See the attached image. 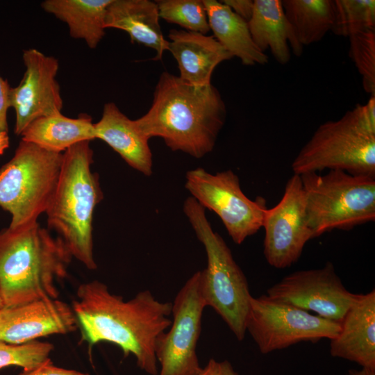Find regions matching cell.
Returning <instances> with one entry per match:
<instances>
[{
	"mask_svg": "<svg viewBox=\"0 0 375 375\" xmlns=\"http://www.w3.org/2000/svg\"><path fill=\"white\" fill-rule=\"evenodd\" d=\"M72 307L81 339L90 347L101 342L112 343L125 357L133 355L140 369L158 374L156 342L172 324V303L159 301L149 290L126 301L94 280L78 286Z\"/></svg>",
	"mask_w": 375,
	"mask_h": 375,
	"instance_id": "obj_1",
	"label": "cell"
},
{
	"mask_svg": "<svg viewBox=\"0 0 375 375\" xmlns=\"http://www.w3.org/2000/svg\"><path fill=\"white\" fill-rule=\"evenodd\" d=\"M226 115L222 95L212 83L197 86L163 72L150 108L135 120L148 139L160 138L171 150L199 159L213 150Z\"/></svg>",
	"mask_w": 375,
	"mask_h": 375,
	"instance_id": "obj_2",
	"label": "cell"
},
{
	"mask_svg": "<svg viewBox=\"0 0 375 375\" xmlns=\"http://www.w3.org/2000/svg\"><path fill=\"white\" fill-rule=\"evenodd\" d=\"M72 256L58 236L36 222L0 231V296L4 306L58 299L57 283Z\"/></svg>",
	"mask_w": 375,
	"mask_h": 375,
	"instance_id": "obj_3",
	"label": "cell"
},
{
	"mask_svg": "<svg viewBox=\"0 0 375 375\" xmlns=\"http://www.w3.org/2000/svg\"><path fill=\"white\" fill-rule=\"evenodd\" d=\"M90 141L63 153L58 182L45 212L49 228L58 234L72 257L88 269L97 268L93 251V215L103 199L99 175L91 169Z\"/></svg>",
	"mask_w": 375,
	"mask_h": 375,
	"instance_id": "obj_4",
	"label": "cell"
},
{
	"mask_svg": "<svg viewBox=\"0 0 375 375\" xmlns=\"http://www.w3.org/2000/svg\"><path fill=\"white\" fill-rule=\"evenodd\" d=\"M291 167L297 175L327 169L375 176V96L319 125Z\"/></svg>",
	"mask_w": 375,
	"mask_h": 375,
	"instance_id": "obj_5",
	"label": "cell"
},
{
	"mask_svg": "<svg viewBox=\"0 0 375 375\" xmlns=\"http://www.w3.org/2000/svg\"><path fill=\"white\" fill-rule=\"evenodd\" d=\"M197 239L203 245L207 267L201 270V288L207 306L224 320L239 341L244 340L251 295L247 278L203 208L193 197L183 206Z\"/></svg>",
	"mask_w": 375,
	"mask_h": 375,
	"instance_id": "obj_6",
	"label": "cell"
},
{
	"mask_svg": "<svg viewBox=\"0 0 375 375\" xmlns=\"http://www.w3.org/2000/svg\"><path fill=\"white\" fill-rule=\"evenodd\" d=\"M299 176L313 238L375 220V176L342 170Z\"/></svg>",
	"mask_w": 375,
	"mask_h": 375,
	"instance_id": "obj_7",
	"label": "cell"
},
{
	"mask_svg": "<svg viewBox=\"0 0 375 375\" xmlns=\"http://www.w3.org/2000/svg\"><path fill=\"white\" fill-rule=\"evenodd\" d=\"M63 153L19 142L12 158L0 167V207L11 215L8 227L38 222L56 190Z\"/></svg>",
	"mask_w": 375,
	"mask_h": 375,
	"instance_id": "obj_8",
	"label": "cell"
},
{
	"mask_svg": "<svg viewBox=\"0 0 375 375\" xmlns=\"http://www.w3.org/2000/svg\"><path fill=\"white\" fill-rule=\"evenodd\" d=\"M185 188L203 208L218 215L235 244H241L262 227L267 209L265 199L247 197L232 170L216 174L201 167L189 170Z\"/></svg>",
	"mask_w": 375,
	"mask_h": 375,
	"instance_id": "obj_9",
	"label": "cell"
},
{
	"mask_svg": "<svg viewBox=\"0 0 375 375\" xmlns=\"http://www.w3.org/2000/svg\"><path fill=\"white\" fill-rule=\"evenodd\" d=\"M340 329V322L272 300L265 294L250 299L246 331L263 354L300 342L315 343L324 338L332 340Z\"/></svg>",
	"mask_w": 375,
	"mask_h": 375,
	"instance_id": "obj_10",
	"label": "cell"
},
{
	"mask_svg": "<svg viewBox=\"0 0 375 375\" xmlns=\"http://www.w3.org/2000/svg\"><path fill=\"white\" fill-rule=\"evenodd\" d=\"M206 306L200 270L177 293L172 303L170 329L157 338L155 353L160 365L158 375H199L201 372L196 349Z\"/></svg>",
	"mask_w": 375,
	"mask_h": 375,
	"instance_id": "obj_11",
	"label": "cell"
},
{
	"mask_svg": "<svg viewBox=\"0 0 375 375\" xmlns=\"http://www.w3.org/2000/svg\"><path fill=\"white\" fill-rule=\"evenodd\" d=\"M263 252L267 263L276 269L291 267L312 239L308 226L305 197L299 175L288 181L279 202L265 211Z\"/></svg>",
	"mask_w": 375,
	"mask_h": 375,
	"instance_id": "obj_12",
	"label": "cell"
},
{
	"mask_svg": "<svg viewBox=\"0 0 375 375\" xmlns=\"http://www.w3.org/2000/svg\"><path fill=\"white\" fill-rule=\"evenodd\" d=\"M269 299L341 322L356 294L343 285L331 262L323 267L292 272L267 290Z\"/></svg>",
	"mask_w": 375,
	"mask_h": 375,
	"instance_id": "obj_13",
	"label": "cell"
},
{
	"mask_svg": "<svg viewBox=\"0 0 375 375\" xmlns=\"http://www.w3.org/2000/svg\"><path fill=\"white\" fill-rule=\"evenodd\" d=\"M23 61V78L9 92V106L16 113L15 133L18 135L35 119L60 112L63 104L56 78L58 59L32 48L24 51Z\"/></svg>",
	"mask_w": 375,
	"mask_h": 375,
	"instance_id": "obj_14",
	"label": "cell"
},
{
	"mask_svg": "<svg viewBox=\"0 0 375 375\" xmlns=\"http://www.w3.org/2000/svg\"><path fill=\"white\" fill-rule=\"evenodd\" d=\"M72 306L58 299H44L0 309V341L22 344L56 334L76 331Z\"/></svg>",
	"mask_w": 375,
	"mask_h": 375,
	"instance_id": "obj_15",
	"label": "cell"
},
{
	"mask_svg": "<svg viewBox=\"0 0 375 375\" xmlns=\"http://www.w3.org/2000/svg\"><path fill=\"white\" fill-rule=\"evenodd\" d=\"M338 335L331 340L333 357L375 368V290L356 294L340 322Z\"/></svg>",
	"mask_w": 375,
	"mask_h": 375,
	"instance_id": "obj_16",
	"label": "cell"
},
{
	"mask_svg": "<svg viewBox=\"0 0 375 375\" xmlns=\"http://www.w3.org/2000/svg\"><path fill=\"white\" fill-rule=\"evenodd\" d=\"M168 51L178 63L181 80L197 86L211 83L215 67L233 57L214 38L185 30H169Z\"/></svg>",
	"mask_w": 375,
	"mask_h": 375,
	"instance_id": "obj_17",
	"label": "cell"
},
{
	"mask_svg": "<svg viewBox=\"0 0 375 375\" xmlns=\"http://www.w3.org/2000/svg\"><path fill=\"white\" fill-rule=\"evenodd\" d=\"M95 138L100 139L116 151L132 168L146 176L152 174V153L148 139L138 126L113 102L104 104L102 116L94 123Z\"/></svg>",
	"mask_w": 375,
	"mask_h": 375,
	"instance_id": "obj_18",
	"label": "cell"
},
{
	"mask_svg": "<svg viewBox=\"0 0 375 375\" xmlns=\"http://www.w3.org/2000/svg\"><path fill=\"white\" fill-rule=\"evenodd\" d=\"M247 23L257 47L263 53L269 50L279 64L290 61L291 51L301 56L303 47L285 16L281 0H254Z\"/></svg>",
	"mask_w": 375,
	"mask_h": 375,
	"instance_id": "obj_19",
	"label": "cell"
},
{
	"mask_svg": "<svg viewBox=\"0 0 375 375\" xmlns=\"http://www.w3.org/2000/svg\"><path fill=\"white\" fill-rule=\"evenodd\" d=\"M156 1L150 0H112L106 12L105 27L126 32L132 42H137L156 51L154 60L162 59L168 51L160 25Z\"/></svg>",
	"mask_w": 375,
	"mask_h": 375,
	"instance_id": "obj_20",
	"label": "cell"
},
{
	"mask_svg": "<svg viewBox=\"0 0 375 375\" xmlns=\"http://www.w3.org/2000/svg\"><path fill=\"white\" fill-rule=\"evenodd\" d=\"M210 30L214 38L233 57L244 65H266L268 56L254 43L248 23L221 1L203 0Z\"/></svg>",
	"mask_w": 375,
	"mask_h": 375,
	"instance_id": "obj_21",
	"label": "cell"
},
{
	"mask_svg": "<svg viewBox=\"0 0 375 375\" xmlns=\"http://www.w3.org/2000/svg\"><path fill=\"white\" fill-rule=\"evenodd\" d=\"M21 136L24 141L57 153L65 152L78 142L96 139L90 116L81 114L78 118H70L61 112L35 119Z\"/></svg>",
	"mask_w": 375,
	"mask_h": 375,
	"instance_id": "obj_22",
	"label": "cell"
},
{
	"mask_svg": "<svg viewBox=\"0 0 375 375\" xmlns=\"http://www.w3.org/2000/svg\"><path fill=\"white\" fill-rule=\"evenodd\" d=\"M112 0H46L41 6L67 24L71 37L95 49L105 35L108 7Z\"/></svg>",
	"mask_w": 375,
	"mask_h": 375,
	"instance_id": "obj_23",
	"label": "cell"
},
{
	"mask_svg": "<svg viewBox=\"0 0 375 375\" xmlns=\"http://www.w3.org/2000/svg\"><path fill=\"white\" fill-rule=\"evenodd\" d=\"M285 16L303 47L319 42L333 22V0H281Z\"/></svg>",
	"mask_w": 375,
	"mask_h": 375,
	"instance_id": "obj_24",
	"label": "cell"
},
{
	"mask_svg": "<svg viewBox=\"0 0 375 375\" xmlns=\"http://www.w3.org/2000/svg\"><path fill=\"white\" fill-rule=\"evenodd\" d=\"M333 22L331 31L336 35H350L375 29L374 0H333Z\"/></svg>",
	"mask_w": 375,
	"mask_h": 375,
	"instance_id": "obj_25",
	"label": "cell"
},
{
	"mask_svg": "<svg viewBox=\"0 0 375 375\" xmlns=\"http://www.w3.org/2000/svg\"><path fill=\"white\" fill-rule=\"evenodd\" d=\"M160 18L177 24L185 31L206 35L210 31L203 0L155 1Z\"/></svg>",
	"mask_w": 375,
	"mask_h": 375,
	"instance_id": "obj_26",
	"label": "cell"
},
{
	"mask_svg": "<svg viewBox=\"0 0 375 375\" xmlns=\"http://www.w3.org/2000/svg\"><path fill=\"white\" fill-rule=\"evenodd\" d=\"M349 56L362 78L363 90L375 96V29L349 37Z\"/></svg>",
	"mask_w": 375,
	"mask_h": 375,
	"instance_id": "obj_27",
	"label": "cell"
},
{
	"mask_svg": "<svg viewBox=\"0 0 375 375\" xmlns=\"http://www.w3.org/2000/svg\"><path fill=\"white\" fill-rule=\"evenodd\" d=\"M53 345L38 340L22 344H12L0 341V369L20 367L23 370L31 369L49 359Z\"/></svg>",
	"mask_w": 375,
	"mask_h": 375,
	"instance_id": "obj_28",
	"label": "cell"
},
{
	"mask_svg": "<svg viewBox=\"0 0 375 375\" xmlns=\"http://www.w3.org/2000/svg\"><path fill=\"white\" fill-rule=\"evenodd\" d=\"M18 375H89L82 372L68 369L54 365L51 360L48 359L44 362L37 366L35 368L28 370H22Z\"/></svg>",
	"mask_w": 375,
	"mask_h": 375,
	"instance_id": "obj_29",
	"label": "cell"
},
{
	"mask_svg": "<svg viewBox=\"0 0 375 375\" xmlns=\"http://www.w3.org/2000/svg\"><path fill=\"white\" fill-rule=\"evenodd\" d=\"M10 88L7 80L0 76V132H8L7 112L10 108Z\"/></svg>",
	"mask_w": 375,
	"mask_h": 375,
	"instance_id": "obj_30",
	"label": "cell"
},
{
	"mask_svg": "<svg viewBox=\"0 0 375 375\" xmlns=\"http://www.w3.org/2000/svg\"><path fill=\"white\" fill-rule=\"evenodd\" d=\"M199 375H240L231 362L226 360L218 361L213 358L208 360Z\"/></svg>",
	"mask_w": 375,
	"mask_h": 375,
	"instance_id": "obj_31",
	"label": "cell"
},
{
	"mask_svg": "<svg viewBox=\"0 0 375 375\" xmlns=\"http://www.w3.org/2000/svg\"><path fill=\"white\" fill-rule=\"evenodd\" d=\"M223 3L243 19L248 22L251 17L253 10L252 0H222Z\"/></svg>",
	"mask_w": 375,
	"mask_h": 375,
	"instance_id": "obj_32",
	"label": "cell"
},
{
	"mask_svg": "<svg viewBox=\"0 0 375 375\" xmlns=\"http://www.w3.org/2000/svg\"><path fill=\"white\" fill-rule=\"evenodd\" d=\"M10 140L8 132H0V155L9 147Z\"/></svg>",
	"mask_w": 375,
	"mask_h": 375,
	"instance_id": "obj_33",
	"label": "cell"
},
{
	"mask_svg": "<svg viewBox=\"0 0 375 375\" xmlns=\"http://www.w3.org/2000/svg\"><path fill=\"white\" fill-rule=\"evenodd\" d=\"M348 375H375V368L361 367L360 369H349Z\"/></svg>",
	"mask_w": 375,
	"mask_h": 375,
	"instance_id": "obj_34",
	"label": "cell"
},
{
	"mask_svg": "<svg viewBox=\"0 0 375 375\" xmlns=\"http://www.w3.org/2000/svg\"><path fill=\"white\" fill-rule=\"evenodd\" d=\"M4 306L3 300L0 296V309L2 308Z\"/></svg>",
	"mask_w": 375,
	"mask_h": 375,
	"instance_id": "obj_35",
	"label": "cell"
}]
</instances>
